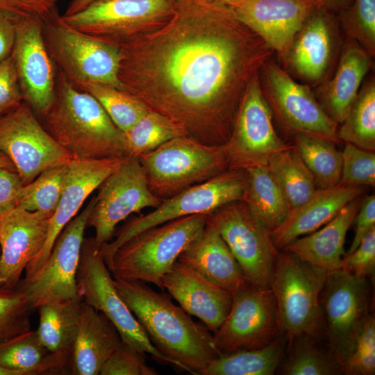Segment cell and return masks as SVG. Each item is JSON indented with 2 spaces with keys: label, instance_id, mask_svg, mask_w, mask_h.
I'll use <instances>...</instances> for the list:
<instances>
[{
  "label": "cell",
  "instance_id": "obj_1",
  "mask_svg": "<svg viewBox=\"0 0 375 375\" xmlns=\"http://www.w3.org/2000/svg\"><path fill=\"white\" fill-rule=\"evenodd\" d=\"M159 30L149 41L140 34L119 46V90L188 136L225 144L248 83L274 51L211 0H176Z\"/></svg>",
  "mask_w": 375,
  "mask_h": 375
},
{
  "label": "cell",
  "instance_id": "obj_2",
  "mask_svg": "<svg viewBox=\"0 0 375 375\" xmlns=\"http://www.w3.org/2000/svg\"><path fill=\"white\" fill-rule=\"evenodd\" d=\"M116 290L156 349L174 366L202 375L219 356L213 335L164 294L146 283L114 278Z\"/></svg>",
  "mask_w": 375,
  "mask_h": 375
},
{
  "label": "cell",
  "instance_id": "obj_3",
  "mask_svg": "<svg viewBox=\"0 0 375 375\" xmlns=\"http://www.w3.org/2000/svg\"><path fill=\"white\" fill-rule=\"evenodd\" d=\"M40 121L72 159L128 156L124 133L91 94L78 88L58 69L54 100Z\"/></svg>",
  "mask_w": 375,
  "mask_h": 375
},
{
  "label": "cell",
  "instance_id": "obj_4",
  "mask_svg": "<svg viewBox=\"0 0 375 375\" xmlns=\"http://www.w3.org/2000/svg\"><path fill=\"white\" fill-rule=\"evenodd\" d=\"M208 214L178 218L147 229L103 258L113 278L140 281L163 289L162 278L199 234Z\"/></svg>",
  "mask_w": 375,
  "mask_h": 375
},
{
  "label": "cell",
  "instance_id": "obj_5",
  "mask_svg": "<svg viewBox=\"0 0 375 375\" xmlns=\"http://www.w3.org/2000/svg\"><path fill=\"white\" fill-rule=\"evenodd\" d=\"M328 273L283 250L276 253L269 288L281 330L288 339L326 338L319 295Z\"/></svg>",
  "mask_w": 375,
  "mask_h": 375
},
{
  "label": "cell",
  "instance_id": "obj_6",
  "mask_svg": "<svg viewBox=\"0 0 375 375\" xmlns=\"http://www.w3.org/2000/svg\"><path fill=\"white\" fill-rule=\"evenodd\" d=\"M42 35L56 66L74 84L92 82L119 89L118 46L73 28L57 7L42 20Z\"/></svg>",
  "mask_w": 375,
  "mask_h": 375
},
{
  "label": "cell",
  "instance_id": "obj_7",
  "mask_svg": "<svg viewBox=\"0 0 375 375\" xmlns=\"http://www.w3.org/2000/svg\"><path fill=\"white\" fill-rule=\"evenodd\" d=\"M138 158L149 188L161 199L229 169L223 145L204 144L189 136L174 138Z\"/></svg>",
  "mask_w": 375,
  "mask_h": 375
},
{
  "label": "cell",
  "instance_id": "obj_8",
  "mask_svg": "<svg viewBox=\"0 0 375 375\" xmlns=\"http://www.w3.org/2000/svg\"><path fill=\"white\" fill-rule=\"evenodd\" d=\"M244 170L229 169L202 183L162 199L149 213L131 218L117 231L115 239L99 249L103 258L135 235L164 223L194 215L208 214L230 202L243 199Z\"/></svg>",
  "mask_w": 375,
  "mask_h": 375
},
{
  "label": "cell",
  "instance_id": "obj_9",
  "mask_svg": "<svg viewBox=\"0 0 375 375\" xmlns=\"http://www.w3.org/2000/svg\"><path fill=\"white\" fill-rule=\"evenodd\" d=\"M94 238H84L77 286L83 301L104 314L117 329L122 340L135 349L149 354L158 363L174 365L160 353L118 294L114 278L99 251Z\"/></svg>",
  "mask_w": 375,
  "mask_h": 375
},
{
  "label": "cell",
  "instance_id": "obj_10",
  "mask_svg": "<svg viewBox=\"0 0 375 375\" xmlns=\"http://www.w3.org/2000/svg\"><path fill=\"white\" fill-rule=\"evenodd\" d=\"M94 196L86 207L63 228L47 260L30 278L20 279L15 290L22 293L30 306L81 297L77 286V272L84 233L88 227Z\"/></svg>",
  "mask_w": 375,
  "mask_h": 375
},
{
  "label": "cell",
  "instance_id": "obj_11",
  "mask_svg": "<svg viewBox=\"0 0 375 375\" xmlns=\"http://www.w3.org/2000/svg\"><path fill=\"white\" fill-rule=\"evenodd\" d=\"M272 117L258 72L245 89L231 135L223 145L229 169L266 166L274 155L291 146L278 135Z\"/></svg>",
  "mask_w": 375,
  "mask_h": 375
},
{
  "label": "cell",
  "instance_id": "obj_12",
  "mask_svg": "<svg viewBox=\"0 0 375 375\" xmlns=\"http://www.w3.org/2000/svg\"><path fill=\"white\" fill-rule=\"evenodd\" d=\"M176 0H97L71 15H62L71 26L119 46L158 26L173 14Z\"/></svg>",
  "mask_w": 375,
  "mask_h": 375
},
{
  "label": "cell",
  "instance_id": "obj_13",
  "mask_svg": "<svg viewBox=\"0 0 375 375\" xmlns=\"http://www.w3.org/2000/svg\"><path fill=\"white\" fill-rule=\"evenodd\" d=\"M263 94L278 123L292 135L303 133L342 143L338 125L326 113L310 88L270 60L260 70Z\"/></svg>",
  "mask_w": 375,
  "mask_h": 375
},
{
  "label": "cell",
  "instance_id": "obj_14",
  "mask_svg": "<svg viewBox=\"0 0 375 375\" xmlns=\"http://www.w3.org/2000/svg\"><path fill=\"white\" fill-rule=\"evenodd\" d=\"M97 189L87 226L94 229L99 248L112 240L119 222L144 208H155L162 201L151 191L144 169L135 156L126 157Z\"/></svg>",
  "mask_w": 375,
  "mask_h": 375
},
{
  "label": "cell",
  "instance_id": "obj_15",
  "mask_svg": "<svg viewBox=\"0 0 375 375\" xmlns=\"http://www.w3.org/2000/svg\"><path fill=\"white\" fill-rule=\"evenodd\" d=\"M0 151L14 164L24 185L43 171L72 160L24 101L0 115Z\"/></svg>",
  "mask_w": 375,
  "mask_h": 375
},
{
  "label": "cell",
  "instance_id": "obj_16",
  "mask_svg": "<svg viewBox=\"0 0 375 375\" xmlns=\"http://www.w3.org/2000/svg\"><path fill=\"white\" fill-rule=\"evenodd\" d=\"M240 265L249 283L269 288L278 249L269 232L259 224L242 200L226 203L207 215Z\"/></svg>",
  "mask_w": 375,
  "mask_h": 375
},
{
  "label": "cell",
  "instance_id": "obj_17",
  "mask_svg": "<svg viewBox=\"0 0 375 375\" xmlns=\"http://www.w3.org/2000/svg\"><path fill=\"white\" fill-rule=\"evenodd\" d=\"M367 279L340 269L326 277L319 295L328 345L342 365L370 314Z\"/></svg>",
  "mask_w": 375,
  "mask_h": 375
},
{
  "label": "cell",
  "instance_id": "obj_18",
  "mask_svg": "<svg viewBox=\"0 0 375 375\" xmlns=\"http://www.w3.org/2000/svg\"><path fill=\"white\" fill-rule=\"evenodd\" d=\"M281 330L271 288L248 283L233 293L231 310L213 340L219 353L256 349L270 344Z\"/></svg>",
  "mask_w": 375,
  "mask_h": 375
},
{
  "label": "cell",
  "instance_id": "obj_19",
  "mask_svg": "<svg viewBox=\"0 0 375 375\" xmlns=\"http://www.w3.org/2000/svg\"><path fill=\"white\" fill-rule=\"evenodd\" d=\"M12 56L23 101L30 106L40 119L54 100L58 70L44 43L41 18H17Z\"/></svg>",
  "mask_w": 375,
  "mask_h": 375
},
{
  "label": "cell",
  "instance_id": "obj_20",
  "mask_svg": "<svg viewBox=\"0 0 375 375\" xmlns=\"http://www.w3.org/2000/svg\"><path fill=\"white\" fill-rule=\"evenodd\" d=\"M322 7L319 0H243L228 8L283 59L307 19Z\"/></svg>",
  "mask_w": 375,
  "mask_h": 375
},
{
  "label": "cell",
  "instance_id": "obj_21",
  "mask_svg": "<svg viewBox=\"0 0 375 375\" xmlns=\"http://www.w3.org/2000/svg\"><path fill=\"white\" fill-rule=\"evenodd\" d=\"M51 215L16 207L0 215V285L15 290L26 266L40 253Z\"/></svg>",
  "mask_w": 375,
  "mask_h": 375
},
{
  "label": "cell",
  "instance_id": "obj_22",
  "mask_svg": "<svg viewBox=\"0 0 375 375\" xmlns=\"http://www.w3.org/2000/svg\"><path fill=\"white\" fill-rule=\"evenodd\" d=\"M126 158L72 159L69 162L64 190L49 219L46 242L40 253L25 268L24 278L31 277L42 267L63 228L78 214L88 197L119 168Z\"/></svg>",
  "mask_w": 375,
  "mask_h": 375
},
{
  "label": "cell",
  "instance_id": "obj_23",
  "mask_svg": "<svg viewBox=\"0 0 375 375\" xmlns=\"http://www.w3.org/2000/svg\"><path fill=\"white\" fill-rule=\"evenodd\" d=\"M331 12L320 8L306 21L282 59L287 67L307 82H321L335 53L336 20Z\"/></svg>",
  "mask_w": 375,
  "mask_h": 375
},
{
  "label": "cell",
  "instance_id": "obj_24",
  "mask_svg": "<svg viewBox=\"0 0 375 375\" xmlns=\"http://www.w3.org/2000/svg\"><path fill=\"white\" fill-rule=\"evenodd\" d=\"M162 285L187 313L198 317L213 333L220 327L232 306L231 292L178 260L163 277Z\"/></svg>",
  "mask_w": 375,
  "mask_h": 375
},
{
  "label": "cell",
  "instance_id": "obj_25",
  "mask_svg": "<svg viewBox=\"0 0 375 375\" xmlns=\"http://www.w3.org/2000/svg\"><path fill=\"white\" fill-rule=\"evenodd\" d=\"M177 260L232 294L249 283L228 245L217 229L208 222Z\"/></svg>",
  "mask_w": 375,
  "mask_h": 375
},
{
  "label": "cell",
  "instance_id": "obj_26",
  "mask_svg": "<svg viewBox=\"0 0 375 375\" xmlns=\"http://www.w3.org/2000/svg\"><path fill=\"white\" fill-rule=\"evenodd\" d=\"M365 190L364 186L341 184L317 190L308 200L292 210L278 228L269 232L273 244L281 250L294 239L317 230Z\"/></svg>",
  "mask_w": 375,
  "mask_h": 375
},
{
  "label": "cell",
  "instance_id": "obj_27",
  "mask_svg": "<svg viewBox=\"0 0 375 375\" xmlns=\"http://www.w3.org/2000/svg\"><path fill=\"white\" fill-rule=\"evenodd\" d=\"M360 203V197L355 199L321 228L294 239L281 250L327 273L340 269L344 254L346 235L353 223Z\"/></svg>",
  "mask_w": 375,
  "mask_h": 375
},
{
  "label": "cell",
  "instance_id": "obj_28",
  "mask_svg": "<svg viewBox=\"0 0 375 375\" xmlns=\"http://www.w3.org/2000/svg\"><path fill=\"white\" fill-rule=\"evenodd\" d=\"M121 342V336L110 320L83 301L71 354L70 374H99L102 365Z\"/></svg>",
  "mask_w": 375,
  "mask_h": 375
},
{
  "label": "cell",
  "instance_id": "obj_29",
  "mask_svg": "<svg viewBox=\"0 0 375 375\" xmlns=\"http://www.w3.org/2000/svg\"><path fill=\"white\" fill-rule=\"evenodd\" d=\"M372 56L350 40L344 47L331 79L319 88V103L338 126L346 117L372 65Z\"/></svg>",
  "mask_w": 375,
  "mask_h": 375
},
{
  "label": "cell",
  "instance_id": "obj_30",
  "mask_svg": "<svg viewBox=\"0 0 375 375\" xmlns=\"http://www.w3.org/2000/svg\"><path fill=\"white\" fill-rule=\"evenodd\" d=\"M69 358L48 351L35 331L0 342V366L19 375L63 374L69 372Z\"/></svg>",
  "mask_w": 375,
  "mask_h": 375
},
{
  "label": "cell",
  "instance_id": "obj_31",
  "mask_svg": "<svg viewBox=\"0 0 375 375\" xmlns=\"http://www.w3.org/2000/svg\"><path fill=\"white\" fill-rule=\"evenodd\" d=\"M244 172L242 201L256 220L271 232L287 219L291 208L266 166L250 167Z\"/></svg>",
  "mask_w": 375,
  "mask_h": 375
},
{
  "label": "cell",
  "instance_id": "obj_32",
  "mask_svg": "<svg viewBox=\"0 0 375 375\" xmlns=\"http://www.w3.org/2000/svg\"><path fill=\"white\" fill-rule=\"evenodd\" d=\"M83 301L79 297L48 302L38 308L39 325L35 331L48 351L70 360Z\"/></svg>",
  "mask_w": 375,
  "mask_h": 375
},
{
  "label": "cell",
  "instance_id": "obj_33",
  "mask_svg": "<svg viewBox=\"0 0 375 375\" xmlns=\"http://www.w3.org/2000/svg\"><path fill=\"white\" fill-rule=\"evenodd\" d=\"M285 344L278 336L260 349L220 353L202 375H272L281 363Z\"/></svg>",
  "mask_w": 375,
  "mask_h": 375
},
{
  "label": "cell",
  "instance_id": "obj_34",
  "mask_svg": "<svg viewBox=\"0 0 375 375\" xmlns=\"http://www.w3.org/2000/svg\"><path fill=\"white\" fill-rule=\"evenodd\" d=\"M287 355L281 363L280 374L285 375H336L344 374L342 362L329 348L324 349L322 340L308 337L288 339Z\"/></svg>",
  "mask_w": 375,
  "mask_h": 375
},
{
  "label": "cell",
  "instance_id": "obj_35",
  "mask_svg": "<svg viewBox=\"0 0 375 375\" xmlns=\"http://www.w3.org/2000/svg\"><path fill=\"white\" fill-rule=\"evenodd\" d=\"M266 167L285 197L291 210L317 190L314 179L293 145L274 155Z\"/></svg>",
  "mask_w": 375,
  "mask_h": 375
},
{
  "label": "cell",
  "instance_id": "obj_36",
  "mask_svg": "<svg viewBox=\"0 0 375 375\" xmlns=\"http://www.w3.org/2000/svg\"><path fill=\"white\" fill-rule=\"evenodd\" d=\"M293 145L315 181L317 190L340 183L342 155L333 142L303 133L293 135Z\"/></svg>",
  "mask_w": 375,
  "mask_h": 375
},
{
  "label": "cell",
  "instance_id": "obj_37",
  "mask_svg": "<svg viewBox=\"0 0 375 375\" xmlns=\"http://www.w3.org/2000/svg\"><path fill=\"white\" fill-rule=\"evenodd\" d=\"M338 129L342 142L375 151V80L370 77L360 88L344 121Z\"/></svg>",
  "mask_w": 375,
  "mask_h": 375
},
{
  "label": "cell",
  "instance_id": "obj_38",
  "mask_svg": "<svg viewBox=\"0 0 375 375\" xmlns=\"http://www.w3.org/2000/svg\"><path fill=\"white\" fill-rule=\"evenodd\" d=\"M124 134L128 156L138 158L174 138L188 136L180 124L151 110Z\"/></svg>",
  "mask_w": 375,
  "mask_h": 375
},
{
  "label": "cell",
  "instance_id": "obj_39",
  "mask_svg": "<svg viewBox=\"0 0 375 375\" xmlns=\"http://www.w3.org/2000/svg\"><path fill=\"white\" fill-rule=\"evenodd\" d=\"M69 162L43 171L32 182L25 185L17 207L51 216L64 190Z\"/></svg>",
  "mask_w": 375,
  "mask_h": 375
},
{
  "label": "cell",
  "instance_id": "obj_40",
  "mask_svg": "<svg viewBox=\"0 0 375 375\" xmlns=\"http://www.w3.org/2000/svg\"><path fill=\"white\" fill-rule=\"evenodd\" d=\"M76 85L91 94L123 133L149 110L142 102L117 88L92 82Z\"/></svg>",
  "mask_w": 375,
  "mask_h": 375
},
{
  "label": "cell",
  "instance_id": "obj_41",
  "mask_svg": "<svg viewBox=\"0 0 375 375\" xmlns=\"http://www.w3.org/2000/svg\"><path fill=\"white\" fill-rule=\"evenodd\" d=\"M345 34L372 56L375 54V0H353L338 12Z\"/></svg>",
  "mask_w": 375,
  "mask_h": 375
},
{
  "label": "cell",
  "instance_id": "obj_42",
  "mask_svg": "<svg viewBox=\"0 0 375 375\" xmlns=\"http://www.w3.org/2000/svg\"><path fill=\"white\" fill-rule=\"evenodd\" d=\"M33 310L17 290H0V342L30 331Z\"/></svg>",
  "mask_w": 375,
  "mask_h": 375
},
{
  "label": "cell",
  "instance_id": "obj_43",
  "mask_svg": "<svg viewBox=\"0 0 375 375\" xmlns=\"http://www.w3.org/2000/svg\"><path fill=\"white\" fill-rule=\"evenodd\" d=\"M339 184L375 186V153L345 143Z\"/></svg>",
  "mask_w": 375,
  "mask_h": 375
},
{
  "label": "cell",
  "instance_id": "obj_44",
  "mask_svg": "<svg viewBox=\"0 0 375 375\" xmlns=\"http://www.w3.org/2000/svg\"><path fill=\"white\" fill-rule=\"evenodd\" d=\"M344 374L373 375L375 373V318L369 314L360 328L353 349L343 365Z\"/></svg>",
  "mask_w": 375,
  "mask_h": 375
},
{
  "label": "cell",
  "instance_id": "obj_45",
  "mask_svg": "<svg viewBox=\"0 0 375 375\" xmlns=\"http://www.w3.org/2000/svg\"><path fill=\"white\" fill-rule=\"evenodd\" d=\"M100 375H157L147 363L146 353L122 340L102 365Z\"/></svg>",
  "mask_w": 375,
  "mask_h": 375
},
{
  "label": "cell",
  "instance_id": "obj_46",
  "mask_svg": "<svg viewBox=\"0 0 375 375\" xmlns=\"http://www.w3.org/2000/svg\"><path fill=\"white\" fill-rule=\"evenodd\" d=\"M340 269L360 278L374 277L375 271V228L369 231L357 247L342 258Z\"/></svg>",
  "mask_w": 375,
  "mask_h": 375
},
{
  "label": "cell",
  "instance_id": "obj_47",
  "mask_svg": "<svg viewBox=\"0 0 375 375\" xmlns=\"http://www.w3.org/2000/svg\"><path fill=\"white\" fill-rule=\"evenodd\" d=\"M23 102L16 67L12 54L0 62V115Z\"/></svg>",
  "mask_w": 375,
  "mask_h": 375
},
{
  "label": "cell",
  "instance_id": "obj_48",
  "mask_svg": "<svg viewBox=\"0 0 375 375\" xmlns=\"http://www.w3.org/2000/svg\"><path fill=\"white\" fill-rule=\"evenodd\" d=\"M59 0H0V10L16 17H36L42 20L57 7Z\"/></svg>",
  "mask_w": 375,
  "mask_h": 375
},
{
  "label": "cell",
  "instance_id": "obj_49",
  "mask_svg": "<svg viewBox=\"0 0 375 375\" xmlns=\"http://www.w3.org/2000/svg\"><path fill=\"white\" fill-rule=\"evenodd\" d=\"M24 185L16 170L0 167V215L17 207Z\"/></svg>",
  "mask_w": 375,
  "mask_h": 375
},
{
  "label": "cell",
  "instance_id": "obj_50",
  "mask_svg": "<svg viewBox=\"0 0 375 375\" xmlns=\"http://www.w3.org/2000/svg\"><path fill=\"white\" fill-rule=\"evenodd\" d=\"M356 229L351 244L347 253L352 252L362 238L373 228H375V196H367L360 203L355 217Z\"/></svg>",
  "mask_w": 375,
  "mask_h": 375
},
{
  "label": "cell",
  "instance_id": "obj_51",
  "mask_svg": "<svg viewBox=\"0 0 375 375\" xmlns=\"http://www.w3.org/2000/svg\"><path fill=\"white\" fill-rule=\"evenodd\" d=\"M17 17L0 10V62L12 54Z\"/></svg>",
  "mask_w": 375,
  "mask_h": 375
},
{
  "label": "cell",
  "instance_id": "obj_52",
  "mask_svg": "<svg viewBox=\"0 0 375 375\" xmlns=\"http://www.w3.org/2000/svg\"><path fill=\"white\" fill-rule=\"evenodd\" d=\"M323 7L328 11L337 13L347 7L353 0H319Z\"/></svg>",
  "mask_w": 375,
  "mask_h": 375
},
{
  "label": "cell",
  "instance_id": "obj_53",
  "mask_svg": "<svg viewBox=\"0 0 375 375\" xmlns=\"http://www.w3.org/2000/svg\"><path fill=\"white\" fill-rule=\"evenodd\" d=\"M97 0H71L63 15H71L84 9Z\"/></svg>",
  "mask_w": 375,
  "mask_h": 375
},
{
  "label": "cell",
  "instance_id": "obj_54",
  "mask_svg": "<svg viewBox=\"0 0 375 375\" xmlns=\"http://www.w3.org/2000/svg\"><path fill=\"white\" fill-rule=\"evenodd\" d=\"M0 167L10 169L16 170L14 164L9 158L0 151Z\"/></svg>",
  "mask_w": 375,
  "mask_h": 375
},
{
  "label": "cell",
  "instance_id": "obj_55",
  "mask_svg": "<svg viewBox=\"0 0 375 375\" xmlns=\"http://www.w3.org/2000/svg\"><path fill=\"white\" fill-rule=\"evenodd\" d=\"M214 2H216L219 4L224 5L226 6H233L243 0H211Z\"/></svg>",
  "mask_w": 375,
  "mask_h": 375
},
{
  "label": "cell",
  "instance_id": "obj_56",
  "mask_svg": "<svg viewBox=\"0 0 375 375\" xmlns=\"http://www.w3.org/2000/svg\"><path fill=\"white\" fill-rule=\"evenodd\" d=\"M0 375H19V372L0 366Z\"/></svg>",
  "mask_w": 375,
  "mask_h": 375
},
{
  "label": "cell",
  "instance_id": "obj_57",
  "mask_svg": "<svg viewBox=\"0 0 375 375\" xmlns=\"http://www.w3.org/2000/svg\"><path fill=\"white\" fill-rule=\"evenodd\" d=\"M2 289H4V288L0 286V290H1Z\"/></svg>",
  "mask_w": 375,
  "mask_h": 375
},
{
  "label": "cell",
  "instance_id": "obj_58",
  "mask_svg": "<svg viewBox=\"0 0 375 375\" xmlns=\"http://www.w3.org/2000/svg\"><path fill=\"white\" fill-rule=\"evenodd\" d=\"M0 255H1V247H0ZM0 286H1V285H0Z\"/></svg>",
  "mask_w": 375,
  "mask_h": 375
}]
</instances>
